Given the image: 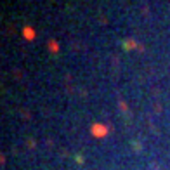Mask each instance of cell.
Listing matches in <instances>:
<instances>
[{
  "instance_id": "6da1fadb",
  "label": "cell",
  "mask_w": 170,
  "mask_h": 170,
  "mask_svg": "<svg viewBox=\"0 0 170 170\" xmlns=\"http://www.w3.org/2000/svg\"><path fill=\"white\" fill-rule=\"evenodd\" d=\"M90 132H92V135H96V137H104V135L108 134V129H106L104 125H101V123H96V125H92Z\"/></svg>"
},
{
  "instance_id": "7a4b0ae2",
  "label": "cell",
  "mask_w": 170,
  "mask_h": 170,
  "mask_svg": "<svg viewBox=\"0 0 170 170\" xmlns=\"http://www.w3.org/2000/svg\"><path fill=\"white\" fill-rule=\"evenodd\" d=\"M23 37L26 40H35V37H37V33H35V30L33 28H30V26H26L24 30H23Z\"/></svg>"
},
{
  "instance_id": "3957f363",
  "label": "cell",
  "mask_w": 170,
  "mask_h": 170,
  "mask_svg": "<svg viewBox=\"0 0 170 170\" xmlns=\"http://www.w3.org/2000/svg\"><path fill=\"white\" fill-rule=\"evenodd\" d=\"M47 45H49V50H50V52H57V50H59V45H57L56 40H50Z\"/></svg>"
},
{
  "instance_id": "277c9868",
  "label": "cell",
  "mask_w": 170,
  "mask_h": 170,
  "mask_svg": "<svg viewBox=\"0 0 170 170\" xmlns=\"http://www.w3.org/2000/svg\"><path fill=\"white\" fill-rule=\"evenodd\" d=\"M135 47H137V44H135L134 40H125V45H123L125 50H130V49H135Z\"/></svg>"
}]
</instances>
